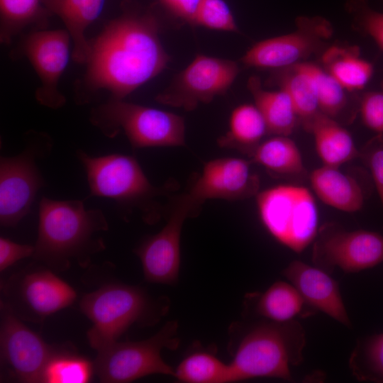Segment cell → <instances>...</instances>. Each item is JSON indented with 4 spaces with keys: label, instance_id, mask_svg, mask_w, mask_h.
<instances>
[{
    "label": "cell",
    "instance_id": "cell-1",
    "mask_svg": "<svg viewBox=\"0 0 383 383\" xmlns=\"http://www.w3.org/2000/svg\"><path fill=\"white\" fill-rule=\"evenodd\" d=\"M90 43L84 82L123 99L162 72L170 60L159 38V22L150 10L127 4Z\"/></svg>",
    "mask_w": 383,
    "mask_h": 383
},
{
    "label": "cell",
    "instance_id": "cell-2",
    "mask_svg": "<svg viewBox=\"0 0 383 383\" xmlns=\"http://www.w3.org/2000/svg\"><path fill=\"white\" fill-rule=\"evenodd\" d=\"M108 230L101 209H87L80 200L43 196L39 202L38 236L32 257L54 272L68 270L74 261L87 267L94 255L106 249L101 233Z\"/></svg>",
    "mask_w": 383,
    "mask_h": 383
},
{
    "label": "cell",
    "instance_id": "cell-3",
    "mask_svg": "<svg viewBox=\"0 0 383 383\" xmlns=\"http://www.w3.org/2000/svg\"><path fill=\"white\" fill-rule=\"evenodd\" d=\"M79 306L92 323L87 333L89 344L99 351L118 341L133 325L157 323L167 313L169 301L155 298L138 286L109 282L84 294Z\"/></svg>",
    "mask_w": 383,
    "mask_h": 383
},
{
    "label": "cell",
    "instance_id": "cell-4",
    "mask_svg": "<svg viewBox=\"0 0 383 383\" xmlns=\"http://www.w3.org/2000/svg\"><path fill=\"white\" fill-rule=\"evenodd\" d=\"M305 345L304 328L296 320L250 326L232 349L233 382L257 377L292 381L290 367L302 362Z\"/></svg>",
    "mask_w": 383,
    "mask_h": 383
},
{
    "label": "cell",
    "instance_id": "cell-5",
    "mask_svg": "<svg viewBox=\"0 0 383 383\" xmlns=\"http://www.w3.org/2000/svg\"><path fill=\"white\" fill-rule=\"evenodd\" d=\"M76 156L84 169L91 196L111 199L129 211L137 209L149 224L165 213L159 199L169 188L153 185L134 157L118 153L92 156L82 150H77Z\"/></svg>",
    "mask_w": 383,
    "mask_h": 383
},
{
    "label": "cell",
    "instance_id": "cell-6",
    "mask_svg": "<svg viewBox=\"0 0 383 383\" xmlns=\"http://www.w3.org/2000/svg\"><path fill=\"white\" fill-rule=\"evenodd\" d=\"M89 120L108 138L122 131L133 149L185 145L184 118L162 109L111 99L93 109Z\"/></svg>",
    "mask_w": 383,
    "mask_h": 383
},
{
    "label": "cell",
    "instance_id": "cell-7",
    "mask_svg": "<svg viewBox=\"0 0 383 383\" xmlns=\"http://www.w3.org/2000/svg\"><path fill=\"white\" fill-rule=\"evenodd\" d=\"M255 197L262 223L279 243L301 253L316 239L318 210L307 187L279 184L259 192Z\"/></svg>",
    "mask_w": 383,
    "mask_h": 383
},
{
    "label": "cell",
    "instance_id": "cell-8",
    "mask_svg": "<svg viewBox=\"0 0 383 383\" xmlns=\"http://www.w3.org/2000/svg\"><path fill=\"white\" fill-rule=\"evenodd\" d=\"M23 150L0 158V224L14 227L30 212L45 181L38 161L49 155L53 141L45 133L29 131Z\"/></svg>",
    "mask_w": 383,
    "mask_h": 383
},
{
    "label": "cell",
    "instance_id": "cell-9",
    "mask_svg": "<svg viewBox=\"0 0 383 383\" xmlns=\"http://www.w3.org/2000/svg\"><path fill=\"white\" fill-rule=\"evenodd\" d=\"M177 321L167 322L155 335L139 341H116L97 351L95 374L104 383H128L145 376L174 377V369L162 358L163 349L179 345Z\"/></svg>",
    "mask_w": 383,
    "mask_h": 383
},
{
    "label": "cell",
    "instance_id": "cell-10",
    "mask_svg": "<svg viewBox=\"0 0 383 383\" xmlns=\"http://www.w3.org/2000/svg\"><path fill=\"white\" fill-rule=\"evenodd\" d=\"M1 284V303L22 321L43 322L72 305L75 290L48 267L35 261Z\"/></svg>",
    "mask_w": 383,
    "mask_h": 383
},
{
    "label": "cell",
    "instance_id": "cell-11",
    "mask_svg": "<svg viewBox=\"0 0 383 383\" xmlns=\"http://www.w3.org/2000/svg\"><path fill=\"white\" fill-rule=\"evenodd\" d=\"M201 205L187 192L169 198L166 223L156 234L146 238L134 252L139 257L145 279L150 283L174 285L180 270V240L183 224L199 213Z\"/></svg>",
    "mask_w": 383,
    "mask_h": 383
},
{
    "label": "cell",
    "instance_id": "cell-12",
    "mask_svg": "<svg viewBox=\"0 0 383 383\" xmlns=\"http://www.w3.org/2000/svg\"><path fill=\"white\" fill-rule=\"evenodd\" d=\"M294 31L262 40L247 50L240 61L247 67L277 70L306 62L321 54L333 34L326 18L301 16L296 18Z\"/></svg>",
    "mask_w": 383,
    "mask_h": 383
},
{
    "label": "cell",
    "instance_id": "cell-13",
    "mask_svg": "<svg viewBox=\"0 0 383 383\" xmlns=\"http://www.w3.org/2000/svg\"><path fill=\"white\" fill-rule=\"evenodd\" d=\"M0 304L1 379L41 383L43 370L57 346L48 344Z\"/></svg>",
    "mask_w": 383,
    "mask_h": 383
},
{
    "label": "cell",
    "instance_id": "cell-14",
    "mask_svg": "<svg viewBox=\"0 0 383 383\" xmlns=\"http://www.w3.org/2000/svg\"><path fill=\"white\" fill-rule=\"evenodd\" d=\"M239 72L235 61L198 55L174 77L155 100L160 104L192 111L200 103L208 104L216 96L224 94Z\"/></svg>",
    "mask_w": 383,
    "mask_h": 383
},
{
    "label": "cell",
    "instance_id": "cell-15",
    "mask_svg": "<svg viewBox=\"0 0 383 383\" xmlns=\"http://www.w3.org/2000/svg\"><path fill=\"white\" fill-rule=\"evenodd\" d=\"M315 240L313 262L326 272L338 267L355 273L383 262V235L377 232L328 223L319 228Z\"/></svg>",
    "mask_w": 383,
    "mask_h": 383
},
{
    "label": "cell",
    "instance_id": "cell-16",
    "mask_svg": "<svg viewBox=\"0 0 383 383\" xmlns=\"http://www.w3.org/2000/svg\"><path fill=\"white\" fill-rule=\"evenodd\" d=\"M71 38L67 30H36L23 38L18 53L26 56L39 77L35 99L43 106L57 109L66 101L58 89L60 79L70 55Z\"/></svg>",
    "mask_w": 383,
    "mask_h": 383
},
{
    "label": "cell",
    "instance_id": "cell-17",
    "mask_svg": "<svg viewBox=\"0 0 383 383\" xmlns=\"http://www.w3.org/2000/svg\"><path fill=\"white\" fill-rule=\"evenodd\" d=\"M250 162L234 157L213 159L204 165L187 192L201 206L208 199L235 201L255 196L260 181Z\"/></svg>",
    "mask_w": 383,
    "mask_h": 383
},
{
    "label": "cell",
    "instance_id": "cell-18",
    "mask_svg": "<svg viewBox=\"0 0 383 383\" xmlns=\"http://www.w3.org/2000/svg\"><path fill=\"white\" fill-rule=\"evenodd\" d=\"M282 274L299 291L306 304L340 323L351 327L338 283L322 269L294 260Z\"/></svg>",
    "mask_w": 383,
    "mask_h": 383
},
{
    "label": "cell",
    "instance_id": "cell-19",
    "mask_svg": "<svg viewBox=\"0 0 383 383\" xmlns=\"http://www.w3.org/2000/svg\"><path fill=\"white\" fill-rule=\"evenodd\" d=\"M339 167L324 165L309 174L311 187L318 198L335 209L353 213L360 211L365 201L363 187Z\"/></svg>",
    "mask_w": 383,
    "mask_h": 383
},
{
    "label": "cell",
    "instance_id": "cell-20",
    "mask_svg": "<svg viewBox=\"0 0 383 383\" xmlns=\"http://www.w3.org/2000/svg\"><path fill=\"white\" fill-rule=\"evenodd\" d=\"M41 1L47 11L59 16L65 25L73 43L72 59L78 63H86L90 43L85 32L101 14L105 0Z\"/></svg>",
    "mask_w": 383,
    "mask_h": 383
},
{
    "label": "cell",
    "instance_id": "cell-21",
    "mask_svg": "<svg viewBox=\"0 0 383 383\" xmlns=\"http://www.w3.org/2000/svg\"><path fill=\"white\" fill-rule=\"evenodd\" d=\"M267 84L277 87L289 94L298 114L299 123L306 131L313 118L320 112L315 82L306 62L274 70Z\"/></svg>",
    "mask_w": 383,
    "mask_h": 383
},
{
    "label": "cell",
    "instance_id": "cell-22",
    "mask_svg": "<svg viewBox=\"0 0 383 383\" xmlns=\"http://www.w3.org/2000/svg\"><path fill=\"white\" fill-rule=\"evenodd\" d=\"M306 131L313 135L317 154L324 165L339 167L359 156L350 133L321 112L316 115Z\"/></svg>",
    "mask_w": 383,
    "mask_h": 383
},
{
    "label": "cell",
    "instance_id": "cell-23",
    "mask_svg": "<svg viewBox=\"0 0 383 383\" xmlns=\"http://www.w3.org/2000/svg\"><path fill=\"white\" fill-rule=\"evenodd\" d=\"M321 60V67L350 93L362 90L374 73L373 65L360 57L355 45H329Z\"/></svg>",
    "mask_w": 383,
    "mask_h": 383
},
{
    "label": "cell",
    "instance_id": "cell-24",
    "mask_svg": "<svg viewBox=\"0 0 383 383\" xmlns=\"http://www.w3.org/2000/svg\"><path fill=\"white\" fill-rule=\"evenodd\" d=\"M248 88L254 99V104L261 113L267 126V134L289 136L299 123L294 105L284 90H265L260 79L252 76Z\"/></svg>",
    "mask_w": 383,
    "mask_h": 383
},
{
    "label": "cell",
    "instance_id": "cell-25",
    "mask_svg": "<svg viewBox=\"0 0 383 383\" xmlns=\"http://www.w3.org/2000/svg\"><path fill=\"white\" fill-rule=\"evenodd\" d=\"M272 175L300 178L306 174L301 152L289 136L273 135L262 141L249 156Z\"/></svg>",
    "mask_w": 383,
    "mask_h": 383
},
{
    "label": "cell",
    "instance_id": "cell-26",
    "mask_svg": "<svg viewBox=\"0 0 383 383\" xmlns=\"http://www.w3.org/2000/svg\"><path fill=\"white\" fill-rule=\"evenodd\" d=\"M247 306L260 317L274 322H287L299 315L306 302L292 284L274 282L264 292L249 294Z\"/></svg>",
    "mask_w": 383,
    "mask_h": 383
},
{
    "label": "cell",
    "instance_id": "cell-27",
    "mask_svg": "<svg viewBox=\"0 0 383 383\" xmlns=\"http://www.w3.org/2000/svg\"><path fill=\"white\" fill-rule=\"evenodd\" d=\"M266 134V123L257 106L244 104L233 110L228 130L217 143L221 148L236 150L250 156Z\"/></svg>",
    "mask_w": 383,
    "mask_h": 383
},
{
    "label": "cell",
    "instance_id": "cell-28",
    "mask_svg": "<svg viewBox=\"0 0 383 383\" xmlns=\"http://www.w3.org/2000/svg\"><path fill=\"white\" fill-rule=\"evenodd\" d=\"M0 39L9 44L26 28L45 29L50 13L41 0H0Z\"/></svg>",
    "mask_w": 383,
    "mask_h": 383
},
{
    "label": "cell",
    "instance_id": "cell-29",
    "mask_svg": "<svg viewBox=\"0 0 383 383\" xmlns=\"http://www.w3.org/2000/svg\"><path fill=\"white\" fill-rule=\"evenodd\" d=\"M174 377L183 383L233 382L229 363H225L213 352L195 350L188 354L174 369Z\"/></svg>",
    "mask_w": 383,
    "mask_h": 383
},
{
    "label": "cell",
    "instance_id": "cell-30",
    "mask_svg": "<svg viewBox=\"0 0 383 383\" xmlns=\"http://www.w3.org/2000/svg\"><path fill=\"white\" fill-rule=\"evenodd\" d=\"M94 374V362L70 346H57L43 370L41 383H87Z\"/></svg>",
    "mask_w": 383,
    "mask_h": 383
},
{
    "label": "cell",
    "instance_id": "cell-31",
    "mask_svg": "<svg viewBox=\"0 0 383 383\" xmlns=\"http://www.w3.org/2000/svg\"><path fill=\"white\" fill-rule=\"evenodd\" d=\"M348 365L358 381L383 383V333L358 339Z\"/></svg>",
    "mask_w": 383,
    "mask_h": 383
},
{
    "label": "cell",
    "instance_id": "cell-32",
    "mask_svg": "<svg viewBox=\"0 0 383 383\" xmlns=\"http://www.w3.org/2000/svg\"><path fill=\"white\" fill-rule=\"evenodd\" d=\"M306 65L315 82L320 112L336 120L348 103V91L321 66Z\"/></svg>",
    "mask_w": 383,
    "mask_h": 383
},
{
    "label": "cell",
    "instance_id": "cell-33",
    "mask_svg": "<svg viewBox=\"0 0 383 383\" xmlns=\"http://www.w3.org/2000/svg\"><path fill=\"white\" fill-rule=\"evenodd\" d=\"M345 10L354 28L370 37L383 50V13L371 8L367 0H348Z\"/></svg>",
    "mask_w": 383,
    "mask_h": 383
},
{
    "label": "cell",
    "instance_id": "cell-34",
    "mask_svg": "<svg viewBox=\"0 0 383 383\" xmlns=\"http://www.w3.org/2000/svg\"><path fill=\"white\" fill-rule=\"evenodd\" d=\"M193 26L222 31H239L232 12L223 0H201Z\"/></svg>",
    "mask_w": 383,
    "mask_h": 383
},
{
    "label": "cell",
    "instance_id": "cell-35",
    "mask_svg": "<svg viewBox=\"0 0 383 383\" xmlns=\"http://www.w3.org/2000/svg\"><path fill=\"white\" fill-rule=\"evenodd\" d=\"M368 168L383 206V134H376L359 150V156Z\"/></svg>",
    "mask_w": 383,
    "mask_h": 383
},
{
    "label": "cell",
    "instance_id": "cell-36",
    "mask_svg": "<svg viewBox=\"0 0 383 383\" xmlns=\"http://www.w3.org/2000/svg\"><path fill=\"white\" fill-rule=\"evenodd\" d=\"M359 111L367 128L377 134H383V87L365 93L360 100Z\"/></svg>",
    "mask_w": 383,
    "mask_h": 383
},
{
    "label": "cell",
    "instance_id": "cell-37",
    "mask_svg": "<svg viewBox=\"0 0 383 383\" xmlns=\"http://www.w3.org/2000/svg\"><path fill=\"white\" fill-rule=\"evenodd\" d=\"M35 245L21 244L4 236L0 238V272L10 267L16 262L32 257Z\"/></svg>",
    "mask_w": 383,
    "mask_h": 383
},
{
    "label": "cell",
    "instance_id": "cell-38",
    "mask_svg": "<svg viewBox=\"0 0 383 383\" xmlns=\"http://www.w3.org/2000/svg\"><path fill=\"white\" fill-rule=\"evenodd\" d=\"M160 1L173 16L193 26L201 0H160Z\"/></svg>",
    "mask_w": 383,
    "mask_h": 383
}]
</instances>
